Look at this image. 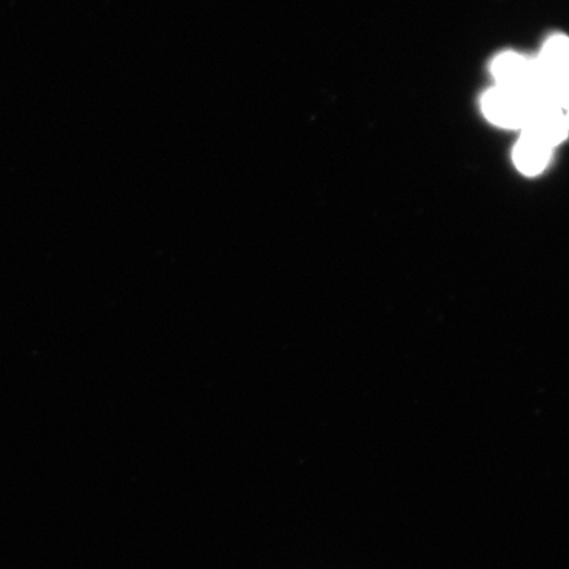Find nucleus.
I'll list each match as a JSON object with an SVG mask.
<instances>
[{"mask_svg":"<svg viewBox=\"0 0 569 569\" xmlns=\"http://www.w3.org/2000/svg\"><path fill=\"white\" fill-rule=\"evenodd\" d=\"M537 102L531 95L497 86L483 97V111L491 123L503 129H523Z\"/></svg>","mask_w":569,"mask_h":569,"instance_id":"nucleus-1","label":"nucleus"},{"mask_svg":"<svg viewBox=\"0 0 569 569\" xmlns=\"http://www.w3.org/2000/svg\"><path fill=\"white\" fill-rule=\"evenodd\" d=\"M492 74L497 86L531 95L537 100L534 61L514 52H506L493 61Z\"/></svg>","mask_w":569,"mask_h":569,"instance_id":"nucleus-2","label":"nucleus"},{"mask_svg":"<svg viewBox=\"0 0 569 569\" xmlns=\"http://www.w3.org/2000/svg\"><path fill=\"white\" fill-rule=\"evenodd\" d=\"M522 130L554 148L567 137L568 122L565 109L547 104H536Z\"/></svg>","mask_w":569,"mask_h":569,"instance_id":"nucleus-3","label":"nucleus"},{"mask_svg":"<svg viewBox=\"0 0 569 569\" xmlns=\"http://www.w3.org/2000/svg\"><path fill=\"white\" fill-rule=\"evenodd\" d=\"M552 150L547 144L523 132L513 152L516 167L523 174L537 175L548 166Z\"/></svg>","mask_w":569,"mask_h":569,"instance_id":"nucleus-4","label":"nucleus"}]
</instances>
